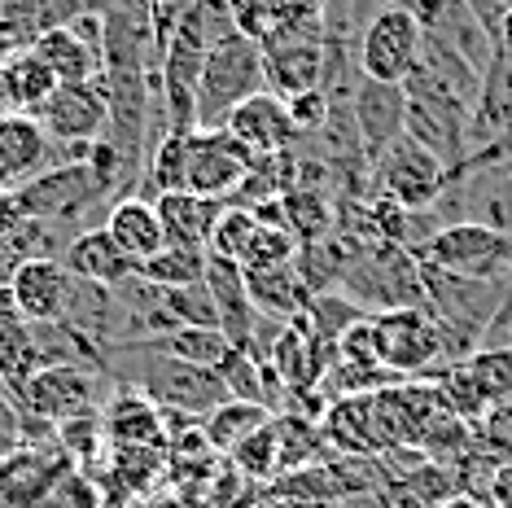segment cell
<instances>
[{
  "mask_svg": "<svg viewBox=\"0 0 512 508\" xmlns=\"http://www.w3.org/2000/svg\"><path fill=\"white\" fill-rule=\"evenodd\" d=\"M254 92H267L263 44L232 27L228 36L211 44L202 79H197V132H219L228 123V114L241 101H250Z\"/></svg>",
  "mask_w": 512,
  "mask_h": 508,
  "instance_id": "1",
  "label": "cell"
},
{
  "mask_svg": "<svg viewBox=\"0 0 512 508\" xmlns=\"http://www.w3.org/2000/svg\"><path fill=\"white\" fill-rule=\"evenodd\" d=\"M106 355H136V373L132 386L141 390L149 403H158L162 412H180V417H211L219 403H228V386L219 381L215 368L189 364L176 355H158V351H136V346H110Z\"/></svg>",
  "mask_w": 512,
  "mask_h": 508,
  "instance_id": "2",
  "label": "cell"
},
{
  "mask_svg": "<svg viewBox=\"0 0 512 508\" xmlns=\"http://www.w3.org/2000/svg\"><path fill=\"white\" fill-rule=\"evenodd\" d=\"M114 180L92 158H71V163H53L40 176H31L18 189V202L27 219H44L53 228H71L88 211H97L106 198H114Z\"/></svg>",
  "mask_w": 512,
  "mask_h": 508,
  "instance_id": "3",
  "label": "cell"
},
{
  "mask_svg": "<svg viewBox=\"0 0 512 508\" xmlns=\"http://www.w3.org/2000/svg\"><path fill=\"white\" fill-rule=\"evenodd\" d=\"M412 254L421 263H434V268L456 272V276H473V281H508L512 233L477 224V219H456V224L434 228Z\"/></svg>",
  "mask_w": 512,
  "mask_h": 508,
  "instance_id": "4",
  "label": "cell"
},
{
  "mask_svg": "<svg viewBox=\"0 0 512 508\" xmlns=\"http://www.w3.org/2000/svg\"><path fill=\"white\" fill-rule=\"evenodd\" d=\"M368 184H372V198H390L403 211H429L447 193L451 171L425 145H416L412 136H399V141H390L372 158Z\"/></svg>",
  "mask_w": 512,
  "mask_h": 508,
  "instance_id": "5",
  "label": "cell"
},
{
  "mask_svg": "<svg viewBox=\"0 0 512 508\" xmlns=\"http://www.w3.org/2000/svg\"><path fill=\"white\" fill-rule=\"evenodd\" d=\"M421 44H425V27L416 22L412 9L381 5L355 44L359 75L381 79V84H403L421 62Z\"/></svg>",
  "mask_w": 512,
  "mask_h": 508,
  "instance_id": "6",
  "label": "cell"
},
{
  "mask_svg": "<svg viewBox=\"0 0 512 508\" xmlns=\"http://www.w3.org/2000/svg\"><path fill=\"white\" fill-rule=\"evenodd\" d=\"M386 373H429L442 368V333L429 307H390L372 316Z\"/></svg>",
  "mask_w": 512,
  "mask_h": 508,
  "instance_id": "7",
  "label": "cell"
},
{
  "mask_svg": "<svg viewBox=\"0 0 512 508\" xmlns=\"http://www.w3.org/2000/svg\"><path fill=\"white\" fill-rule=\"evenodd\" d=\"M31 119L49 132L53 145H97L110 127L106 84H101V75L88 79V84H57Z\"/></svg>",
  "mask_w": 512,
  "mask_h": 508,
  "instance_id": "8",
  "label": "cell"
},
{
  "mask_svg": "<svg viewBox=\"0 0 512 508\" xmlns=\"http://www.w3.org/2000/svg\"><path fill=\"white\" fill-rule=\"evenodd\" d=\"M31 49L40 53V62L53 71L57 84H88L106 71L101 57V14L97 9H79L75 18L53 22L49 31H40Z\"/></svg>",
  "mask_w": 512,
  "mask_h": 508,
  "instance_id": "9",
  "label": "cell"
},
{
  "mask_svg": "<svg viewBox=\"0 0 512 508\" xmlns=\"http://www.w3.org/2000/svg\"><path fill=\"white\" fill-rule=\"evenodd\" d=\"M259 163V154H250L237 136H228L224 127L219 132H193L189 136V176H184V189L202 193V198H219L232 202V193L241 189L246 171Z\"/></svg>",
  "mask_w": 512,
  "mask_h": 508,
  "instance_id": "10",
  "label": "cell"
},
{
  "mask_svg": "<svg viewBox=\"0 0 512 508\" xmlns=\"http://www.w3.org/2000/svg\"><path fill=\"white\" fill-rule=\"evenodd\" d=\"M97 403H101V373L71 368V364H49V368H40L36 381L27 386L18 412L62 425L71 417H84V412H97Z\"/></svg>",
  "mask_w": 512,
  "mask_h": 508,
  "instance_id": "11",
  "label": "cell"
},
{
  "mask_svg": "<svg viewBox=\"0 0 512 508\" xmlns=\"http://www.w3.org/2000/svg\"><path fill=\"white\" fill-rule=\"evenodd\" d=\"M75 294V276L62 259H27L9 285L14 311L27 325H49V320H66Z\"/></svg>",
  "mask_w": 512,
  "mask_h": 508,
  "instance_id": "12",
  "label": "cell"
},
{
  "mask_svg": "<svg viewBox=\"0 0 512 508\" xmlns=\"http://www.w3.org/2000/svg\"><path fill=\"white\" fill-rule=\"evenodd\" d=\"M351 119L359 132L368 163L381 154L390 141L403 136V119H407V92L403 84H381V79H359L355 97H351Z\"/></svg>",
  "mask_w": 512,
  "mask_h": 508,
  "instance_id": "13",
  "label": "cell"
},
{
  "mask_svg": "<svg viewBox=\"0 0 512 508\" xmlns=\"http://www.w3.org/2000/svg\"><path fill=\"white\" fill-rule=\"evenodd\" d=\"M224 132L237 136V141L259 158L263 154H285V149H294L302 141L294 119H289V106L276 97V92H254L250 101H241V106L228 114Z\"/></svg>",
  "mask_w": 512,
  "mask_h": 508,
  "instance_id": "14",
  "label": "cell"
},
{
  "mask_svg": "<svg viewBox=\"0 0 512 508\" xmlns=\"http://www.w3.org/2000/svg\"><path fill=\"white\" fill-rule=\"evenodd\" d=\"M508 132H512V49L508 44H495L491 62L482 71L473 114H469V154L495 145Z\"/></svg>",
  "mask_w": 512,
  "mask_h": 508,
  "instance_id": "15",
  "label": "cell"
},
{
  "mask_svg": "<svg viewBox=\"0 0 512 508\" xmlns=\"http://www.w3.org/2000/svg\"><path fill=\"white\" fill-rule=\"evenodd\" d=\"M263 75H267V92H276L281 101L298 97V92L320 88V79H324V40L272 36L263 44Z\"/></svg>",
  "mask_w": 512,
  "mask_h": 508,
  "instance_id": "16",
  "label": "cell"
},
{
  "mask_svg": "<svg viewBox=\"0 0 512 508\" xmlns=\"http://www.w3.org/2000/svg\"><path fill=\"white\" fill-rule=\"evenodd\" d=\"M53 167V141L31 114H0V189H22Z\"/></svg>",
  "mask_w": 512,
  "mask_h": 508,
  "instance_id": "17",
  "label": "cell"
},
{
  "mask_svg": "<svg viewBox=\"0 0 512 508\" xmlns=\"http://www.w3.org/2000/svg\"><path fill=\"white\" fill-rule=\"evenodd\" d=\"M154 206H158L167 246L211 250V233H215V224H219V215H224L228 202L202 198V193H189V189H171V193H158Z\"/></svg>",
  "mask_w": 512,
  "mask_h": 508,
  "instance_id": "18",
  "label": "cell"
},
{
  "mask_svg": "<svg viewBox=\"0 0 512 508\" xmlns=\"http://www.w3.org/2000/svg\"><path fill=\"white\" fill-rule=\"evenodd\" d=\"M57 259L71 268L75 281L106 285V290H114V285H123V281H132L136 276V263L114 246V237L106 233V228H84V233H75L62 246Z\"/></svg>",
  "mask_w": 512,
  "mask_h": 508,
  "instance_id": "19",
  "label": "cell"
},
{
  "mask_svg": "<svg viewBox=\"0 0 512 508\" xmlns=\"http://www.w3.org/2000/svg\"><path fill=\"white\" fill-rule=\"evenodd\" d=\"M106 233L114 237V246H119L127 259L141 268L145 259H154V254L167 246V237H162V219H158V206L141 198V193H127L106 211Z\"/></svg>",
  "mask_w": 512,
  "mask_h": 508,
  "instance_id": "20",
  "label": "cell"
},
{
  "mask_svg": "<svg viewBox=\"0 0 512 508\" xmlns=\"http://www.w3.org/2000/svg\"><path fill=\"white\" fill-rule=\"evenodd\" d=\"M57 88L53 71L36 49H18L0 57V114H36Z\"/></svg>",
  "mask_w": 512,
  "mask_h": 508,
  "instance_id": "21",
  "label": "cell"
},
{
  "mask_svg": "<svg viewBox=\"0 0 512 508\" xmlns=\"http://www.w3.org/2000/svg\"><path fill=\"white\" fill-rule=\"evenodd\" d=\"M40 368H44V355H40L36 329L22 316H0V390H5V399L22 403Z\"/></svg>",
  "mask_w": 512,
  "mask_h": 508,
  "instance_id": "22",
  "label": "cell"
},
{
  "mask_svg": "<svg viewBox=\"0 0 512 508\" xmlns=\"http://www.w3.org/2000/svg\"><path fill=\"white\" fill-rule=\"evenodd\" d=\"M246 272V268H241ZM246 294L259 316L267 320H281V325H289L294 316H302L311 303V290L302 285L298 268L289 263V268H259V272H246Z\"/></svg>",
  "mask_w": 512,
  "mask_h": 508,
  "instance_id": "23",
  "label": "cell"
},
{
  "mask_svg": "<svg viewBox=\"0 0 512 508\" xmlns=\"http://www.w3.org/2000/svg\"><path fill=\"white\" fill-rule=\"evenodd\" d=\"M106 438H114L119 447L162 443V417H158V403H149L136 386H123L119 395H114V403H110Z\"/></svg>",
  "mask_w": 512,
  "mask_h": 508,
  "instance_id": "24",
  "label": "cell"
},
{
  "mask_svg": "<svg viewBox=\"0 0 512 508\" xmlns=\"http://www.w3.org/2000/svg\"><path fill=\"white\" fill-rule=\"evenodd\" d=\"M372 395V390H368ZM368 395H351V399H337L324 417V443H333L337 452H351V456H372L381 452L377 434H372V412H368Z\"/></svg>",
  "mask_w": 512,
  "mask_h": 508,
  "instance_id": "25",
  "label": "cell"
},
{
  "mask_svg": "<svg viewBox=\"0 0 512 508\" xmlns=\"http://www.w3.org/2000/svg\"><path fill=\"white\" fill-rule=\"evenodd\" d=\"M123 346H136V351H158V355H176V360H189V364H206L215 368L219 360L228 355V338L219 329H206V325H184L176 333H158V338H141V342H123Z\"/></svg>",
  "mask_w": 512,
  "mask_h": 508,
  "instance_id": "26",
  "label": "cell"
},
{
  "mask_svg": "<svg viewBox=\"0 0 512 508\" xmlns=\"http://www.w3.org/2000/svg\"><path fill=\"white\" fill-rule=\"evenodd\" d=\"M206 421V447H215V452H232V447L241 443V438H250L259 425L272 421V408H263V403H246V399H228V403H219V408L211 412V417H202Z\"/></svg>",
  "mask_w": 512,
  "mask_h": 508,
  "instance_id": "27",
  "label": "cell"
},
{
  "mask_svg": "<svg viewBox=\"0 0 512 508\" xmlns=\"http://www.w3.org/2000/svg\"><path fill=\"white\" fill-rule=\"evenodd\" d=\"M281 219L298 246H311L333 233V206L320 189H289L281 198Z\"/></svg>",
  "mask_w": 512,
  "mask_h": 508,
  "instance_id": "28",
  "label": "cell"
},
{
  "mask_svg": "<svg viewBox=\"0 0 512 508\" xmlns=\"http://www.w3.org/2000/svg\"><path fill=\"white\" fill-rule=\"evenodd\" d=\"M206 254L211 250H193V246H162L154 259H145L136 276L162 290H180V285H202L206 281Z\"/></svg>",
  "mask_w": 512,
  "mask_h": 508,
  "instance_id": "29",
  "label": "cell"
},
{
  "mask_svg": "<svg viewBox=\"0 0 512 508\" xmlns=\"http://www.w3.org/2000/svg\"><path fill=\"white\" fill-rule=\"evenodd\" d=\"M189 136H193V132H176V127H167V132H162L158 141L149 145V154H145V176L154 180L158 193L184 189V176H189Z\"/></svg>",
  "mask_w": 512,
  "mask_h": 508,
  "instance_id": "30",
  "label": "cell"
},
{
  "mask_svg": "<svg viewBox=\"0 0 512 508\" xmlns=\"http://www.w3.org/2000/svg\"><path fill=\"white\" fill-rule=\"evenodd\" d=\"M232 465H237L241 478L250 482H272L281 478V447H276V417L259 425L250 438H241L237 447H232Z\"/></svg>",
  "mask_w": 512,
  "mask_h": 508,
  "instance_id": "31",
  "label": "cell"
},
{
  "mask_svg": "<svg viewBox=\"0 0 512 508\" xmlns=\"http://www.w3.org/2000/svg\"><path fill=\"white\" fill-rule=\"evenodd\" d=\"M469 368L473 386L482 390V399L491 403H508L512 399V346H482V351H473L469 360H460Z\"/></svg>",
  "mask_w": 512,
  "mask_h": 508,
  "instance_id": "32",
  "label": "cell"
},
{
  "mask_svg": "<svg viewBox=\"0 0 512 508\" xmlns=\"http://www.w3.org/2000/svg\"><path fill=\"white\" fill-rule=\"evenodd\" d=\"M276 447H281V473L307 469L324 447V430L311 417L289 412V417H276Z\"/></svg>",
  "mask_w": 512,
  "mask_h": 508,
  "instance_id": "33",
  "label": "cell"
},
{
  "mask_svg": "<svg viewBox=\"0 0 512 508\" xmlns=\"http://www.w3.org/2000/svg\"><path fill=\"white\" fill-rule=\"evenodd\" d=\"M158 307L167 311L171 320L184 329V325H206V329H219V316H215V303H211V290L202 285H180V290H162L158 285Z\"/></svg>",
  "mask_w": 512,
  "mask_h": 508,
  "instance_id": "34",
  "label": "cell"
},
{
  "mask_svg": "<svg viewBox=\"0 0 512 508\" xmlns=\"http://www.w3.org/2000/svg\"><path fill=\"white\" fill-rule=\"evenodd\" d=\"M298 259V241L285 224H263L254 241L241 254V268L246 272H259V268H289Z\"/></svg>",
  "mask_w": 512,
  "mask_h": 508,
  "instance_id": "35",
  "label": "cell"
},
{
  "mask_svg": "<svg viewBox=\"0 0 512 508\" xmlns=\"http://www.w3.org/2000/svg\"><path fill=\"white\" fill-rule=\"evenodd\" d=\"M263 228V219L250 211V206H224V215H219L215 233H211V254H224V259H237L246 254V246L254 241V233Z\"/></svg>",
  "mask_w": 512,
  "mask_h": 508,
  "instance_id": "36",
  "label": "cell"
},
{
  "mask_svg": "<svg viewBox=\"0 0 512 508\" xmlns=\"http://www.w3.org/2000/svg\"><path fill=\"white\" fill-rule=\"evenodd\" d=\"M473 443L499 460H512V399L495 403V408L473 425Z\"/></svg>",
  "mask_w": 512,
  "mask_h": 508,
  "instance_id": "37",
  "label": "cell"
},
{
  "mask_svg": "<svg viewBox=\"0 0 512 508\" xmlns=\"http://www.w3.org/2000/svg\"><path fill=\"white\" fill-rule=\"evenodd\" d=\"M285 106H289V119H294L298 136H311V132H320V127L329 123V114H333V101L324 97V88L298 92V97H289Z\"/></svg>",
  "mask_w": 512,
  "mask_h": 508,
  "instance_id": "38",
  "label": "cell"
},
{
  "mask_svg": "<svg viewBox=\"0 0 512 508\" xmlns=\"http://www.w3.org/2000/svg\"><path fill=\"white\" fill-rule=\"evenodd\" d=\"M22 224H27V211L18 202V189H0V241L14 237Z\"/></svg>",
  "mask_w": 512,
  "mask_h": 508,
  "instance_id": "39",
  "label": "cell"
},
{
  "mask_svg": "<svg viewBox=\"0 0 512 508\" xmlns=\"http://www.w3.org/2000/svg\"><path fill=\"white\" fill-rule=\"evenodd\" d=\"M486 504L491 508H512V460H504V465L495 469L491 487H486Z\"/></svg>",
  "mask_w": 512,
  "mask_h": 508,
  "instance_id": "40",
  "label": "cell"
},
{
  "mask_svg": "<svg viewBox=\"0 0 512 508\" xmlns=\"http://www.w3.org/2000/svg\"><path fill=\"white\" fill-rule=\"evenodd\" d=\"M434 508H491L486 500H477V495H464V491H451L447 500H438Z\"/></svg>",
  "mask_w": 512,
  "mask_h": 508,
  "instance_id": "41",
  "label": "cell"
},
{
  "mask_svg": "<svg viewBox=\"0 0 512 508\" xmlns=\"http://www.w3.org/2000/svg\"><path fill=\"white\" fill-rule=\"evenodd\" d=\"M495 44H508V49H512V5L504 9V18H499V31H495Z\"/></svg>",
  "mask_w": 512,
  "mask_h": 508,
  "instance_id": "42",
  "label": "cell"
}]
</instances>
